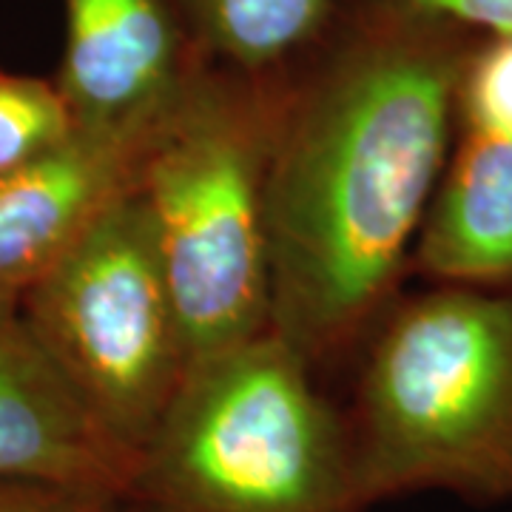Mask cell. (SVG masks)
I'll list each match as a JSON object with an SVG mask.
<instances>
[{
    "mask_svg": "<svg viewBox=\"0 0 512 512\" xmlns=\"http://www.w3.org/2000/svg\"><path fill=\"white\" fill-rule=\"evenodd\" d=\"M478 40L410 0H339L279 72L265 168L271 330L313 370L362 348L396 302Z\"/></svg>",
    "mask_w": 512,
    "mask_h": 512,
    "instance_id": "cell-1",
    "label": "cell"
},
{
    "mask_svg": "<svg viewBox=\"0 0 512 512\" xmlns=\"http://www.w3.org/2000/svg\"><path fill=\"white\" fill-rule=\"evenodd\" d=\"M265 330L194 359L140 450V512H365L348 416Z\"/></svg>",
    "mask_w": 512,
    "mask_h": 512,
    "instance_id": "cell-3",
    "label": "cell"
},
{
    "mask_svg": "<svg viewBox=\"0 0 512 512\" xmlns=\"http://www.w3.org/2000/svg\"><path fill=\"white\" fill-rule=\"evenodd\" d=\"M134 470L137 456L83 402L20 305H0V481L126 501Z\"/></svg>",
    "mask_w": 512,
    "mask_h": 512,
    "instance_id": "cell-6",
    "label": "cell"
},
{
    "mask_svg": "<svg viewBox=\"0 0 512 512\" xmlns=\"http://www.w3.org/2000/svg\"><path fill=\"white\" fill-rule=\"evenodd\" d=\"M458 126L410 268L433 285L512 288V131Z\"/></svg>",
    "mask_w": 512,
    "mask_h": 512,
    "instance_id": "cell-9",
    "label": "cell"
},
{
    "mask_svg": "<svg viewBox=\"0 0 512 512\" xmlns=\"http://www.w3.org/2000/svg\"><path fill=\"white\" fill-rule=\"evenodd\" d=\"M202 57L245 74H271L302 55L339 0H174Z\"/></svg>",
    "mask_w": 512,
    "mask_h": 512,
    "instance_id": "cell-10",
    "label": "cell"
},
{
    "mask_svg": "<svg viewBox=\"0 0 512 512\" xmlns=\"http://www.w3.org/2000/svg\"><path fill=\"white\" fill-rule=\"evenodd\" d=\"M362 348L348 427L367 507L433 490L512 501V288L396 296Z\"/></svg>",
    "mask_w": 512,
    "mask_h": 512,
    "instance_id": "cell-2",
    "label": "cell"
},
{
    "mask_svg": "<svg viewBox=\"0 0 512 512\" xmlns=\"http://www.w3.org/2000/svg\"><path fill=\"white\" fill-rule=\"evenodd\" d=\"M481 37H512V0H410Z\"/></svg>",
    "mask_w": 512,
    "mask_h": 512,
    "instance_id": "cell-14",
    "label": "cell"
},
{
    "mask_svg": "<svg viewBox=\"0 0 512 512\" xmlns=\"http://www.w3.org/2000/svg\"><path fill=\"white\" fill-rule=\"evenodd\" d=\"M20 311L94 416L140 458L191 365L140 183L23 293Z\"/></svg>",
    "mask_w": 512,
    "mask_h": 512,
    "instance_id": "cell-5",
    "label": "cell"
},
{
    "mask_svg": "<svg viewBox=\"0 0 512 512\" xmlns=\"http://www.w3.org/2000/svg\"><path fill=\"white\" fill-rule=\"evenodd\" d=\"M157 126L72 128L57 146L0 174V305H20L111 202L140 183Z\"/></svg>",
    "mask_w": 512,
    "mask_h": 512,
    "instance_id": "cell-7",
    "label": "cell"
},
{
    "mask_svg": "<svg viewBox=\"0 0 512 512\" xmlns=\"http://www.w3.org/2000/svg\"><path fill=\"white\" fill-rule=\"evenodd\" d=\"M123 501L55 484L0 481V512H120Z\"/></svg>",
    "mask_w": 512,
    "mask_h": 512,
    "instance_id": "cell-13",
    "label": "cell"
},
{
    "mask_svg": "<svg viewBox=\"0 0 512 512\" xmlns=\"http://www.w3.org/2000/svg\"><path fill=\"white\" fill-rule=\"evenodd\" d=\"M120 512H140V510H137V507H131V504H126V501H123V507H120Z\"/></svg>",
    "mask_w": 512,
    "mask_h": 512,
    "instance_id": "cell-15",
    "label": "cell"
},
{
    "mask_svg": "<svg viewBox=\"0 0 512 512\" xmlns=\"http://www.w3.org/2000/svg\"><path fill=\"white\" fill-rule=\"evenodd\" d=\"M72 128L55 83L0 69V174L57 146Z\"/></svg>",
    "mask_w": 512,
    "mask_h": 512,
    "instance_id": "cell-11",
    "label": "cell"
},
{
    "mask_svg": "<svg viewBox=\"0 0 512 512\" xmlns=\"http://www.w3.org/2000/svg\"><path fill=\"white\" fill-rule=\"evenodd\" d=\"M66 49L57 92L74 128H151L194 60L174 0H63Z\"/></svg>",
    "mask_w": 512,
    "mask_h": 512,
    "instance_id": "cell-8",
    "label": "cell"
},
{
    "mask_svg": "<svg viewBox=\"0 0 512 512\" xmlns=\"http://www.w3.org/2000/svg\"><path fill=\"white\" fill-rule=\"evenodd\" d=\"M458 123L512 131V37H481L461 77Z\"/></svg>",
    "mask_w": 512,
    "mask_h": 512,
    "instance_id": "cell-12",
    "label": "cell"
},
{
    "mask_svg": "<svg viewBox=\"0 0 512 512\" xmlns=\"http://www.w3.org/2000/svg\"><path fill=\"white\" fill-rule=\"evenodd\" d=\"M279 72H237L194 49L148 146L140 191L191 362L271 330L265 168Z\"/></svg>",
    "mask_w": 512,
    "mask_h": 512,
    "instance_id": "cell-4",
    "label": "cell"
}]
</instances>
